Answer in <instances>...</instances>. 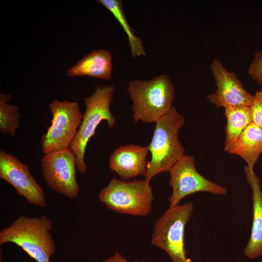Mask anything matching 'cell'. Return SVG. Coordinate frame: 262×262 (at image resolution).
I'll return each instance as SVG.
<instances>
[{"label":"cell","instance_id":"2","mask_svg":"<svg viewBox=\"0 0 262 262\" xmlns=\"http://www.w3.org/2000/svg\"><path fill=\"white\" fill-rule=\"evenodd\" d=\"M127 91L132 102V119L135 123H155L173 107L175 88L165 74L147 81H131Z\"/></svg>","mask_w":262,"mask_h":262},{"label":"cell","instance_id":"1","mask_svg":"<svg viewBox=\"0 0 262 262\" xmlns=\"http://www.w3.org/2000/svg\"><path fill=\"white\" fill-rule=\"evenodd\" d=\"M185 121L184 116L173 106L155 122L152 139L147 146L151 157L144 175L148 182L160 173L169 172L185 154V149L179 138Z\"/></svg>","mask_w":262,"mask_h":262},{"label":"cell","instance_id":"22","mask_svg":"<svg viewBox=\"0 0 262 262\" xmlns=\"http://www.w3.org/2000/svg\"><path fill=\"white\" fill-rule=\"evenodd\" d=\"M134 262H140L137 261H135Z\"/></svg>","mask_w":262,"mask_h":262},{"label":"cell","instance_id":"18","mask_svg":"<svg viewBox=\"0 0 262 262\" xmlns=\"http://www.w3.org/2000/svg\"><path fill=\"white\" fill-rule=\"evenodd\" d=\"M11 98L10 94H0V132L14 138L20 125L21 115L18 106L8 103Z\"/></svg>","mask_w":262,"mask_h":262},{"label":"cell","instance_id":"16","mask_svg":"<svg viewBox=\"0 0 262 262\" xmlns=\"http://www.w3.org/2000/svg\"><path fill=\"white\" fill-rule=\"evenodd\" d=\"M224 109L227 124L224 150L229 153L243 131L252 122V117L250 107L237 106Z\"/></svg>","mask_w":262,"mask_h":262},{"label":"cell","instance_id":"21","mask_svg":"<svg viewBox=\"0 0 262 262\" xmlns=\"http://www.w3.org/2000/svg\"><path fill=\"white\" fill-rule=\"evenodd\" d=\"M101 262H130L123 257L118 252H116L113 255Z\"/></svg>","mask_w":262,"mask_h":262},{"label":"cell","instance_id":"20","mask_svg":"<svg viewBox=\"0 0 262 262\" xmlns=\"http://www.w3.org/2000/svg\"><path fill=\"white\" fill-rule=\"evenodd\" d=\"M250 108L252 122L262 130V90L255 92Z\"/></svg>","mask_w":262,"mask_h":262},{"label":"cell","instance_id":"5","mask_svg":"<svg viewBox=\"0 0 262 262\" xmlns=\"http://www.w3.org/2000/svg\"><path fill=\"white\" fill-rule=\"evenodd\" d=\"M149 183L145 179L127 181L112 178L100 191L98 197L116 213L146 216L150 213L154 199Z\"/></svg>","mask_w":262,"mask_h":262},{"label":"cell","instance_id":"6","mask_svg":"<svg viewBox=\"0 0 262 262\" xmlns=\"http://www.w3.org/2000/svg\"><path fill=\"white\" fill-rule=\"evenodd\" d=\"M193 211L191 201L169 207L155 223L151 242L166 252L173 262H191L185 248L184 231Z\"/></svg>","mask_w":262,"mask_h":262},{"label":"cell","instance_id":"4","mask_svg":"<svg viewBox=\"0 0 262 262\" xmlns=\"http://www.w3.org/2000/svg\"><path fill=\"white\" fill-rule=\"evenodd\" d=\"M115 90V87L111 84L98 86L91 95L83 99L85 110L77 133L70 146L76 156L77 170L82 175L87 171L84 160L86 148L98 125L104 120L109 128L111 129L115 126L116 119L110 110Z\"/></svg>","mask_w":262,"mask_h":262},{"label":"cell","instance_id":"11","mask_svg":"<svg viewBox=\"0 0 262 262\" xmlns=\"http://www.w3.org/2000/svg\"><path fill=\"white\" fill-rule=\"evenodd\" d=\"M214 79L216 90L207 96V98L216 108L237 106L250 107L254 95L248 92L233 72L229 71L218 59L210 65Z\"/></svg>","mask_w":262,"mask_h":262},{"label":"cell","instance_id":"12","mask_svg":"<svg viewBox=\"0 0 262 262\" xmlns=\"http://www.w3.org/2000/svg\"><path fill=\"white\" fill-rule=\"evenodd\" d=\"M148 152V146L134 144L120 146L110 155L109 167L123 180L144 176Z\"/></svg>","mask_w":262,"mask_h":262},{"label":"cell","instance_id":"14","mask_svg":"<svg viewBox=\"0 0 262 262\" xmlns=\"http://www.w3.org/2000/svg\"><path fill=\"white\" fill-rule=\"evenodd\" d=\"M112 54L107 49H95L69 68L66 74L70 77L86 76L109 80L112 76Z\"/></svg>","mask_w":262,"mask_h":262},{"label":"cell","instance_id":"10","mask_svg":"<svg viewBox=\"0 0 262 262\" xmlns=\"http://www.w3.org/2000/svg\"><path fill=\"white\" fill-rule=\"evenodd\" d=\"M0 178L12 185L29 204L42 208L46 207L45 193L29 166L4 150L0 151Z\"/></svg>","mask_w":262,"mask_h":262},{"label":"cell","instance_id":"17","mask_svg":"<svg viewBox=\"0 0 262 262\" xmlns=\"http://www.w3.org/2000/svg\"><path fill=\"white\" fill-rule=\"evenodd\" d=\"M98 2L105 7L116 19L126 33L133 57L146 54L142 40L134 33L130 26L123 10V2L121 0H98Z\"/></svg>","mask_w":262,"mask_h":262},{"label":"cell","instance_id":"7","mask_svg":"<svg viewBox=\"0 0 262 262\" xmlns=\"http://www.w3.org/2000/svg\"><path fill=\"white\" fill-rule=\"evenodd\" d=\"M52 119L42 135L40 146L45 154L70 147L82 123L79 104L66 99H54L49 104Z\"/></svg>","mask_w":262,"mask_h":262},{"label":"cell","instance_id":"3","mask_svg":"<svg viewBox=\"0 0 262 262\" xmlns=\"http://www.w3.org/2000/svg\"><path fill=\"white\" fill-rule=\"evenodd\" d=\"M52 222L45 215H20L0 231V245L12 243L20 247L36 262H50L55 244L50 231Z\"/></svg>","mask_w":262,"mask_h":262},{"label":"cell","instance_id":"8","mask_svg":"<svg viewBox=\"0 0 262 262\" xmlns=\"http://www.w3.org/2000/svg\"><path fill=\"white\" fill-rule=\"evenodd\" d=\"M40 168L44 180L51 190L70 199L79 196L76 156L70 147L45 154Z\"/></svg>","mask_w":262,"mask_h":262},{"label":"cell","instance_id":"15","mask_svg":"<svg viewBox=\"0 0 262 262\" xmlns=\"http://www.w3.org/2000/svg\"><path fill=\"white\" fill-rule=\"evenodd\" d=\"M241 157L250 170L262 153V130L252 122L243 131L229 151Z\"/></svg>","mask_w":262,"mask_h":262},{"label":"cell","instance_id":"13","mask_svg":"<svg viewBox=\"0 0 262 262\" xmlns=\"http://www.w3.org/2000/svg\"><path fill=\"white\" fill-rule=\"evenodd\" d=\"M247 182L252 192L253 217L249 239L244 249L246 257L250 259L262 256V191L261 180L254 170L244 168Z\"/></svg>","mask_w":262,"mask_h":262},{"label":"cell","instance_id":"19","mask_svg":"<svg viewBox=\"0 0 262 262\" xmlns=\"http://www.w3.org/2000/svg\"><path fill=\"white\" fill-rule=\"evenodd\" d=\"M248 73L258 84L262 85V50L255 52Z\"/></svg>","mask_w":262,"mask_h":262},{"label":"cell","instance_id":"9","mask_svg":"<svg viewBox=\"0 0 262 262\" xmlns=\"http://www.w3.org/2000/svg\"><path fill=\"white\" fill-rule=\"evenodd\" d=\"M169 172V184L172 189L171 195L167 198L169 207L178 205L184 197L197 192L222 196L227 194L226 188L209 180L197 171L195 158L192 156L183 155Z\"/></svg>","mask_w":262,"mask_h":262}]
</instances>
